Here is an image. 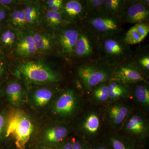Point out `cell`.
<instances>
[{
    "mask_svg": "<svg viewBox=\"0 0 149 149\" xmlns=\"http://www.w3.org/2000/svg\"><path fill=\"white\" fill-rule=\"evenodd\" d=\"M131 58L116 65L111 78L126 85L140 81L148 82V78Z\"/></svg>",
    "mask_w": 149,
    "mask_h": 149,
    "instance_id": "cell-14",
    "label": "cell"
},
{
    "mask_svg": "<svg viewBox=\"0 0 149 149\" xmlns=\"http://www.w3.org/2000/svg\"><path fill=\"white\" fill-rule=\"evenodd\" d=\"M116 132L144 149L149 138L148 113L134 106L121 128Z\"/></svg>",
    "mask_w": 149,
    "mask_h": 149,
    "instance_id": "cell-5",
    "label": "cell"
},
{
    "mask_svg": "<svg viewBox=\"0 0 149 149\" xmlns=\"http://www.w3.org/2000/svg\"><path fill=\"white\" fill-rule=\"evenodd\" d=\"M108 82V81L97 85L87 94L90 103L102 107L109 102Z\"/></svg>",
    "mask_w": 149,
    "mask_h": 149,
    "instance_id": "cell-23",
    "label": "cell"
},
{
    "mask_svg": "<svg viewBox=\"0 0 149 149\" xmlns=\"http://www.w3.org/2000/svg\"><path fill=\"white\" fill-rule=\"evenodd\" d=\"M70 136L53 149H73Z\"/></svg>",
    "mask_w": 149,
    "mask_h": 149,
    "instance_id": "cell-34",
    "label": "cell"
},
{
    "mask_svg": "<svg viewBox=\"0 0 149 149\" xmlns=\"http://www.w3.org/2000/svg\"><path fill=\"white\" fill-rule=\"evenodd\" d=\"M10 143L7 145L6 147H4L1 149H19L15 144L13 143V142H10Z\"/></svg>",
    "mask_w": 149,
    "mask_h": 149,
    "instance_id": "cell-38",
    "label": "cell"
},
{
    "mask_svg": "<svg viewBox=\"0 0 149 149\" xmlns=\"http://www.w3.org/2000/svg\"><path fill=\"white\" fill-rule=\"evenodd\" d=\"M121 33L99 39L98 56L100 60L116 65L132 58V51Z\"/></svg>",
    "mask_w": 149,
    "mask_h": 149,
    "instance_id": "cell-7",
    "label": "cell"
},
{
    "mask_svg": "<svg viewBox=\"0 0 149 149\" xmlns=\"http://www.w3.org/2000/svg\"><path fill=\"white\" fill-rule=\"evenodd\" d=\"M6 14L5 11L3 9L0 8V22L6 18Z\"/></svg>",
    "mask_w": 149,
    "mask_h": 149,
    "instance_id": "cell-39",
    "label": "cell"
},
{
    "mask_svg": "<svg viewBox=\"0 0 149 149\" xmlns=\"http://www.w3.org/2000/svg\"><path fill=\"white\" fill-rule=\"evenodd\" d=\"M92 149H110L101 141L91 144Z\"/></svg>",
    "mask_w": 149,
    "mask_h": 149,
    "instance_id": "cell-35",
    "label": "cell"
},
{
    "mask_svg": "<svg viewBox=\"0 0 149 149\" xmlns=\"http://www.w3.org/2000/svg\"><path fill=\"white\" fill-rule=\"evenodd\" d=\"M78 33L79 27H62L59 29L55 41L62 56L72 55Z\"/></svg>",
    "mask_w": 149,
    "mask_h": 149,
    "instance_id": "cell-15",
    "label": "cell"
},
{
    "mask_svg": "<svg viewBox=\"0 0 149 149\" xmlns=\"http://www.w3.org/2000/svg\"><path fill=\"white\" fill-rule=\"evenodd\" d=\"M19 76L28 85L54 84L60 82L61 74L47 64L38 61H27L18 67Z\"/></svg>",
    "mask_w": 149,
    "mask_h": 149,
    "instance_id": "cell-8",
    "label": "cell"
},
{
    "mask_svg": "<svg viewBox=\"0 0 149 149\" xmlns=\"http://www.w3.org/2000/svg\"><path fill=\"white\" fill-rule=\"evenodd\" d=\"M99 40L86 27H79V33L72 55L84 61L98 56Z\"/></svg>",
    "mask_w": 149,
    "mask_h": 149,
    "instance_id": "cell-11",
    "label": "cell"
},
{
    "mask_svg": "<svg viewBox=\"0 0 149 149\" xmlns=\"http://www.w3.org/2000/svg\"><path fill=\"white\" fill-rule=\"evenodd\" d=\"M13 1H4V0H0V4L4 5L10 4L11 3H13Z\"/></svg>",
    "mask_w": 149,
    "mask_h": 149,
    "instance_id": "cell-40",
    "label": "cell"
},
{
    "mask_svg": "<svg viewBox=\"0 0 149 149\" xmlns=\"http://www.w3.org/2000/svg\"><path fill=\"white\" fill-rule=\"evenodd\" d=\"M149 1H127L121 19L123 22L130 24L148 23Z\"/></svg>",
    "mask_w": 149,
    "mask_h": 149,
    "instance_id": "cell-13",
    "label": "cell"
},
{
    "mask_svg": "<svg viewBox=\"0 0 149 149\" xmlns=\"http://www.w3.org/2000/svg\"><path fill=\"white\" fill-rule=\"evenodd\" d=\"M1 27H0V33H1Z\"/></svg>",
    "mask_w": 149,
    "mask_h": 149,
    "instance_id": "cell-42",
    "label": "cell"
},
{
    "mask_svg": "<svg viewBox=\"0 0 149 149\" xmlns=\"http://www.w3.org/2000/svg\"><path fill=\"white\" fill-rule=\"evenodd\" d=\"M27 25H35L39 22L40 18V9L37 5L27 6L24 9Z\"/></svg>",
    "mask_w": 149,
    "mask_h": 149,
    "instance_id": "cell-28",
    "label": "cell"
},
{
    "mask_svg": "<svg viewBox=\"0 0 149 149\" xmlns=\"http://www.w3.org/2000/svg\"><path fill=\"white\" fill-rule=\"evenodd\" d=\"M61 13L68 23L83 21L88 15L85 1L70 0L64 2Z\"/></svg>",
    "mask_w": 149,
    "mask_h": 149,
    "instance_id": "cell-18",
    "label": "cell"
},
{
    "mask_svg": "<svg viewBox=\"0 0 149 149\" xmlns=\"http://www.w3.org/2000/svg\"><path fill=\"white\" fill-rule=\"evenodd\" d=\"M132 100H124L108 102L102 106L103 115L108 131L118 132L134 105Z\"/></svg>",
    "mask_w": 149,
    "mask_h": 149,
    "instance_id": "cell-10",
    "label": "cell"
},
{
    "mask_svg": "<svg viewBox=\"0 0 149 149\" xmlns=\"http://www.w3.org/2000/svg\"><path fill=\"white\" fill-rule=\"evenodd\" d=\"M127 1L123 0H104L100 10L121 19Z\"/></svg>",
    "mask_w": 149,
    "mask_h": 149,
    "instance_id": "cell-25",
    "label": "cell"
},
{
    "mask_svg": "<svg viewBox=\"0 0 149 149\" xmlns=\"http://www.w3.org/2000/svg\"><path fill=\"white\" fill-rule=\"evenodd\" d=\"M149 32L148 23L135 24L123 35L124 41L129 46L139 44L148 36Z\"/></svg>",
    "mask_w": 149,
    "mask_h": 149,
    "instance_id": "cell-22",
    "label": "cell"
},
{
    "mask_svg": "<svg viewBox=\"0 0 149 149\" xmlns=\"http://www.w3.org/2000/svg\"><path fill=\"white\" fill-rule=\"evenodd\" d=\"M15 45V53L20 57H29L39 52L31 32L18 34Z\"/></svg>",
    "mask_w": 149,
    "mask_h": 149,
    "instance_id": "cell-19",
    "label": "cell"
},
{
    "mask_svg": "<svg viewBox=\"0 0 149 149\" xmlns=\"http://www.w3.org/2000/svg\"><path fill=\"white\" fill-rule=\"evenodd\" d=\"M131 100L140 109L147 113L149 111V86L148 82L140 81L129 84Z\"/></svg>",
    "mask_w": 149,
    "mask_h": 149,
    "instance_id": "cell-17",
    "label": "cell"
},
{
    "mask_svg": "<svg viewBox=\"0 0 149 149\" xmlns=\"http://www.w3.org/2000/svg\"><path fill=\"white\" fill-rule=\"evenodd\" d=\"M14 31L8 30L4 32L1 38L3 45L8 47H13L16 43L17 35Z\"/></svg>",
    "mask_w": 149,
    "mask_h": 149,
    "instance_id": "cell-30",
    "label": "cell"
},
{
    "mask_svg": "<svg viewBox=\"0 0 149 149\" xmlns=\"http://www.w3.org/2000/svg\"><path fill=\"white\" fill-rule=\"evenodd\" d=\"M58 93L49 87H36L27 92V104L37 112H47Z\"/></svg>",
    "mask_w": 149,
    "mask_h": 149,
    "instance_id": "cell-12",
    "label": "cell"
},
{
    "mask_svg": "<svg viewBox=\"0 0 149 149\" xmlns=\"http://www.w3.org/2000/svg\"><path fill=\"white\" fill-rule=\"evenodd\" d=\"M72 125L73 134L91 144L100 141L108 131L102 107L89 102Z\"/></svg>",
    "mask_w": 149,
    "mask_h": 149,
    "instance_id": "cell-2",
    "label": "cell"
},
{
    "mask_svg": "<svg viewBox=\"0 0 149 149\" xmlns=\"http://www.w3.org/2000/svg\"><path fill=\"white\" fill-rule=\"evenodd\" d=\"M4 68L3 66L2 63L0 60V76L2 74L3 72Z\"/></svg>",
    "mask_w": 149,
    "mask_h": 149,
    "instance_id": "cell-41",
    "label": "cell"
},
{
    "mask_svg": "<svg viewBox=\"0 0 149 149\" xmlns=\"http://www.w3.org/2000/svg\"><path fill=\"white\" fill-rule=\"evenodd\" d=\"M137 53L132 61L137 65L141 71L143 72L146 77L148 78L149 71V56L148 52H143L142 51Z\"/></svg>",
    "mask_w": 149,
    "mask_h": 149,
    "instance_id": "cell-27",
    "label": "cell"
},
{
    "mask_svg": "<svg viewBox=\"0 0 149 149\" xmlns=\"http://www.w3.org/2000/svg\"><path fill=\"white\" fill-rule=\"evenodd\" d=\"M4 95L12 107L22 108L27 104V93L17 80H12L7 84Z\"/></svg>",
    "mask_w": 149,
    "mask_h": 149,
    "instance_id": "cell-16",
    "label": "cell"
},
{
    "mask_svg": "<svg viewBox=\"0 0 149 149\" xmlns=\"http://www.w3.org/2000/svg\"><path fill=\"white\" fill-rule=\"evenodd\" d=\"M80 86L58 92L47 111L49 119L72 123L88 105V97Z\"/></svg>",
    "mask_w": 149,
    "mask_h": 149,
    "instance_id": "cell-1",
    "label": "cell"
},
{
    "mask_svg": "<svg viewBox=\"0 0 149 149\" xmlns=\"http://www.w3.org/2000/svg\"><path fill=\"white\" fill-rule=\"evenodd\" d=\"M35 47L39 52L49 53L53 50L55 41L50 36L39 32H31Z\"/></svg>",
    "mask_w": 149,
    "mask_h": 149,
    "instance_id": "cell-24",
    "label": "cell"
},
{
    "mask_svg": "<svg viewBox=\"0 0 149 149\" xmlns=\"http://www.w3.org/2000/svg\"><path fill=\"white\" fill-rule=\"evenodd\" d=\"M7 115L8 113L6 114L0 112V142L3 139L7 140L6 138V128Z\"/></svg>",
    "mask_w": 149,
    "mask_h": 149,
    "instance_id": "cell-33",
    "label": "cell"
},
{
    "mask_svg": "<svg viewBox=\"0 0 149 149\" xmlns=\"http://www.w3.org/2000/svg\"><path fill=\"white\" fill-rule=\"evenodd\" d=\"M85 2L88 15L91 13L100 10L104 3V0H86Z\"/></svg>",
    "mask_w": 149,
    "mask_h": 149,
    "instance_id": "cell-32",
    "label": "cell"
},
{
    "mask_svg": "<svg viewBox=\"0 0 149 149\" xmlns=\"http://www.w3.org/2000/svg\"><path fill=\"white\" fill-rule=\"evenodd\" d=\"M70 138L73 149H92L91 144L79 136L72 133Z\"/></svg>",
    "mask_w": 149,
    "mask_h": 149,
    "instance_id": "cell-31",
    "label": "cell"
},
{
    "mask_svg": "<svg viewBox=\"0 0 149 149\" xmlns=\"http://www.w3.org/2000/svg\"><path fill=\"white\" fill-rule=\"evenodd\" d=\"M25 149H50L44 148V147L40 146H36V145L31 144L27 146Z\"/></svg>",
    "mask_w": 149,
    "mask_h": 149,
    "instance_id": "cell-37",
    "label": "cell"
},
{
    "mask_svg": "<svg viewBox=\"0 0 149 149\" xmlns=\"http://www.w3.org/2000/svg\"><path fill=\"white\" fill-rule=\"evenodd\" d=\"M45 19L48 26L56 29H61L68 23L62 14L50 10L46 13Z\"/></svg>",
    "mask_w": 149,
    "mask_h": 149,
    "instance_id": "cell-26",
    "label": "cell"
},
{
    "mask_svg": "<svg viewBox=\"0 0 149 149\" xmlns=\"http://www.w3.org/2000/svg\"><path fill=\"white\" fill-rule=\"evenodd\" d=\"M63 1H64L62 0H48L47 1V5L50 8L57 4L63 2Z\"/></svg>",
    "mask_w": 149,
    "mask_h": 149,
    "instance_id": "cell-36",
    "label": "cell"
},
{
    "mask_svg": "<svg viewBox=\"0 0 149 149\" xmlns=\"http://www.w3.org/2000/svg\"><path fill=\"white\" fill-rule=\"evenodd\" d=\"M100 141L110 149H143L113 131H108Z\"/></svg>",
    "mask_w": 149,
    "mask_h": 149,
    "instance_id": "cell-21",
    "label": "cell"
},
{
    "mask_svg": "<svg viewBox=\"0 0 149 149\" xmlns=\"http://www.w3.org/2000/svg\"><path fill=\"white\" fill-rule=\"evenodd\" d=\"M12 25L17 29L24 28L27 25L24 10L14 11L10 17Z\"/></svg>",
    "mask_w": 149,
    "mask_h": 149,
    "instance_id": "cell-29",
    "label": "cell"
},
{
    "mask_svg": "<svg viewBox=\"0 0 149 149\" xmlns=\"http://www.w3.org/2000/svg\"><path fill=\"white\" fill-rule=\"evenodd\" d=\"M38 125L22 109L11 107L8 113L6 138L19 149H25L31 143Z\"/></svg>",
    "mask_w": 149,
    "mask_h": 149,
    "instance_id": "cell-3",
    "label": "cell"
},
{
    "mask_svg": "<svg viewBox=\"0 0 149 149\" xmlns=\"http://www.w3.org/2000/svg\"><path fill=\"white\" fill-rule=\"evenodd\" d=\"M83 25L98 39L122 32L121 19L102 10L88 14Z\"/></svg>",
    "mask_w": 149,
    "mask_h": 149,
    "instance_id": "cell-9",
    "label": "cell"
},
{
    "mask_svg": "<svg viewBox=\"0 0 149 149\" xmlns=\"http://www.w3.org/2000/svg\"><path fill=\"white\" fill-rule=\"evenodd\" d=\"M73 132L72 123H63L49 119L42 125H38L29 145L53 149L65 141Z\"/></svg>",
    "mask_w": 149,
    "mask_h": 149,
    "instance_id": "cell-6",
    "label": "cell"
},
{
    "mask_svg": "<svg viewBox=\"0 0 149 149\" xmlns=\"http://www.w3.org/2000/svg\"><path fill=\"white\" fill-rule=\"evenodd\" d=\"M109 102L131 100V91L128 85L111 78L108 82Z\"/></svg>",
    "mask_w": 149,
    "mask_h": 149,
    "instance_id": "cell-20",
    "label": "cell"
},
{
    "mask_svg": "<svg viewBox=\"0 0 149 149\" xmlns=\"http://www.w3.org/2000/svg\"><path fill=\"white\" fill-rule=\"evenodd\" d=\"M116 65L101 60H92L77 68V82L86 95L95 87L112 77Z\"/></svg>",
    "mask_w": 149,
    "mask_h": 149,
    "instance_id": "cell-4",
    "label": "cell"
}]
</instances>
